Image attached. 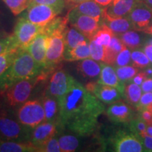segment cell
Here are the masks:
<instances>
[{"instance_id":"cell-11","label":"cell","mask_w":152,"mask_h":152,"mask_svg":"<svg viewBox=\"0 0 152 152\" xmlns=\"http://www.w3.org/2000/svg\"><path fill=\"white\" fill-rule=\"evenodd\" d=\"M75 79L64 70L54 72L49 78L46 92L58 99L70 90Z\"/></svg>"},{"instance_id":"cell-40","label":"cell","mask_w":152,"mask_h":152,"mask_svg":"<svg viewBox=\"0 0 152 152\" xmlns=\"http://www.w3.org/2000/svg\"><path fill=\"white\" fill-rule=\"evenodd\" d=\"M38 152H61L58 140L56 136L49 139L38 147Z\"/></svg>"},{"instance_id":"cell-42","label":"cell","mask_w":152,"mask_h":152,"mask_svg":"<svg viewBox=\"0 0 152 152\" xmlns=\"http://www.w3.org/2000/svg\"><path fill=\"white\" fill-rule=\"evenodd\" d=\"M151 106H152V92L144 93L140 99L137 112L141 109H147Z\"/></svg>"},{"instance_id":"cell-45","label":"cell","mask_w":152,"mask_h":152,"mask_svg":"<svg viewBox=\"0 0 152 152\" xmlns=\"http://www.w3.org/2000/svg\"><path fill=\"white\" fill-rule=\"evenodd\" d=\"M141 88L144 93L152 92V78L151 77H147L141 85Z\"/></svg>"},{"instance_id":"cell-30","label":"cell","mask_w":152,"mask_h":152,"mask_svg":"<svg viewBox=\"0 0 152 152\" xmlns=\"http://www.w3.org/2000/svg\"><path fill=\"white\" fill-rule=\"evenodd\" d=\"M58 140L61 152L75 151L80 146L78 138L73 134H63Z\"/></svg>"},{"instance_id":"cell-36","label":"cell","mask_w":152,"mask_h":152,"mask_svg":"<svg viewBox=\"0 0 152 152\" xmlns=\"http://www.w3.org/2000/svg\"><path fill=\"white\" fill-rule=\"evenodd\" d=\"M18 48V44L12 33L0 39V54L16 50Z\"/></svg>"},{"instance_id":"cell-35","label":"cell","mask_w":152,"mask_h":152,"mask_svg":"<svg viewBox=\"0 0 152 152\" xmlns=\"http://www.w3.org/2000/svg\"><path fill=\"white\" fill-rule=\"evenodd\" d=\"M15 16L21 14L28 8L30 0H2Z\"/></svg>"},{"instance_id":"cell-1","label":"cell","mask_w":152,"mask_h":152,"mask_svg":"<svg viewBox=\"0 0 152 152\" xmlns=\"http://www.w3.org/2000/svg\"><path fill=\"white\" fill-rule=\"evenodd\" d=\"M58 101V128L80 137L90 136L94 132L99 117L105 111V106L85 86L75 80L70 90Z\"/></svg>"},{"instance_id":"cell-2","label":"cell","mask_w":152,"mask_h":152,"mask_svg":"<svg viewBox=\"0 0 152 152\" xmlns=\"http://www.w3.org/2000/svg\"><path fill=\"white\" fill-rule=\"evenodd\" d=\"M44 72L26 49L19 47L13 62L0 77V94L17 82L37 77Z\"/></svg>"},{"instance_id":"cell-24","label":"cell","mask_w":152,"mask_h":152,"mask_svg":"<svg viewBox=\"0 0 152 152\" xmlns=\"http://www.w3.org/2000/svg\"><path fill=\"white\" fill-rule=\"evenodd\" d=\"M38 152L37 147L29 142L0 140V152Z\"/></svg>"},{"instance_id":"cell-16","label":"cell","mask_w":152,"mask_h":152,"mask_svg":"<svg viewBox=\"0 0 152 152\" xmlns=\"http://www.w3.org/2000/svg\"><path fill=\"white\" fill-rule=\"evenodd\" d=\"M58 125L56 123L44 121L31 131L30 142L36 147L41 146L43 143L58 133Z\"/></svg>"},{"instance_id":"cell-22","label":"cell","mask_w":152,"mask_h":152,"mask_svg":"<svg viewBox=\"0 0 152 152\" xmlns=\"http://www.w3.org/2000/svg\"><path fill=\"white\" fill-rule=\"evenodd\" d=\"M77 70L80 75L87 78H99L102 70L101 62L98 63L91 58H85L77 64Z\"/></svg>"},{"instance_id":"cell-39","label":"cell","mask_w":152,"mask_h":152,"mask_svg":"<svg viewBox=\"0 0 152 152\" xmlns=\"http://www.w3.org/2000/svg\"><path fill=\"white\" fill-rule=\"evenodd\" d=\"M89 45H90V58L98 62H103L104 58V47L95 42L92 39H90Z\"/></svg>"},{"instance_id":"cell-49","label":"cell","mask_w":152,"mask_h":152,"mask_svg":"<svg viewBox=\"0 0 152 152\" xmlns=\"http://www.w3.org/2000/svg\"><path fill=\"white\" fill-rule=\"evenodd\" d=\"M142 32H143V33H145V34H147V35H149L152 36V25H151V26H149V27L146 28L145 29H144Z\"/></svg>"},{"instance_id":"cell-10","label":"cell","mask_w":152,"mask_h":152,"mask_svg":"<svg viewBox=\"0 0 152 152\" xmlns=\"http://www.w3.org/2000/svg\"><path fill=\"white\" fill-rule=\"evenodd\" d=\"M106 113L109 121L114 124L128 125L137 111L124 99H122L109 104Z\"/></svg>"},{"instance_id":"cell-52","label":"cell","mask_w":152,"mask_h":152,"mask_svg":"<svg viewBox=\"0 0 152 152\" xmlns=\"http://www.w3.org/2000/svg\"><path fill=\"white\" fill-rule=\"evenodd\" d=\"M1 16H2V12H1V9H0V19H1Z\"/></svg>"},{"instance_id":"cell-7","label":"cell","mask_w":152,"mask_h":152,"mask_svg":"<svg viewBox=\"0 0 152 152\" xmlns=\"http://www.w3.org/2000/svg\"><path fill=\"white\" fill-rule=\"evenodd\" d=\"M68 20L72 27L75 28L78 31L83 33L89 39H92L99 29L102 21L86 15L82 14L73 9L68 11Z\"/></svg>"},{"instance_id":"cell-43","label":"cell","mask_w":152,"mask_h":152,"mask_svg":"<svg viewBox=\"0 0 152 152\" xmlns=\"http://www.w3.org/2000/svg\"><path fill=\"white\" fill-rule=\"evenodd\" d=\"M147 77H148L147 74L146 73V72L143 70V71H139L138 73H137V75L133 77L132 80L130 82H132V83H135V84L140 86V85L142 84V83H143Z\"/></svg>"},{"instance_id":"cell-20","label":"cell","mask_w":152,"mask_h":152,"mask_svg":"<svg viewBox=\"0 0 152 152\" xmlns=\"http://www.w3.org/2000/svg\"><path fill=\"white\" fill-rule=\"evenodd\" d=\"M41 101L45 112V121L55 123L58 125L59 120V105L58 99L52 95L45 93Z\"/></svg>"},{"instance_id":"cell-32","label":"cell","mask_w":152,"mask_h":152,"mask_svg":"<svg viewBox=\"0 0 152 152\" xmlns=\"http://www.w3.org/2000/svg\"><path fill=\"white\" fill-rule=\"evenodd\" d=\"M114 68H115L118 77L125 85L130 83L133 77L137 75V73L140 71L138 68L130 65Z\"/></svg>"},{"instance_id":"cell-4","label":"cell","mask_w":152,"mask_h":152,"mask_svg":"<svg viewBox=\"0 0 152 152\" xmlns=\"http://www.w3.org/2000/svg\"><path fill=\"white\" fill-rule=\"evenodd\" d=\"M45 74L30 79L20 80L9 87L2 94V104L9 109L19 107L27 102L37 83L43 78Z\"/></svg>"},{"instance_id":"cell-14","label":"cell","mask_w":152,"mask_h":152,"mask_svg":"<svg viewBox=\"0 0 152 152\" xmlns=\"http://www.w3.org/2000/svg\"><path fill=\"white\" fill-rule=\"evenodd\" d=\"M85 87L104 104H111L120 99H124V94L115 87L90 82Z\"/></svg>"},{"instance_id":"cell-25","label":"cell","mask_w":152,"mask_h":152,"mask_svg":"<svg viewBox=\"0 0 152 152\" xmlns=\"http://www.w3.org/2000/svg\"><path fill=\"white\" fill-rule=\"evenodd\" d=\"M125 45L118 35H114L111 38L109 45L104 47V58L103 62L113 66L117 56L124 48Z\"/></svg>"},{"instance_id":"cell-3","label":"cell","mask_w":152,"mask_h":152,"mask_svg":"<svg viewBox=\"0 0 152 152\" xmlns=\"http://www.w3.org/2000/svg\"><path fill=\"white\" fill-rule=\"evenodd\" d=\"M31 131L15 118L11 109L0 104V140L29 142Z\"/></svg>"},{"instance_id":"cell-6","label":"cell","mask_w":152,"mask_h":152,"mask_svg":"<svg viewBox=\"0 0 152 152\" xmlns=\"http://www.w3.org/2000/svg\"><path fill=\"white\" fill-rule=\"evenodd\" d=\"M109 143L113 151L142 152L145 151L141 138L130 129L115 131L109 138Z\"/></svg>"},{"instance_id":"cell-48","label":"cell","mask_w":152,"mask_h":152,"mask_svg":"<svg viewBox=\"0 0 152 152\" xmlns=\"http://www.w3.org/2000/svg\"><path fill=\"white\" fill-rule=\"evenodd\" d=\"M66 3H68V4L72 6V7H73L74 6L78 4L83 2V1H86V0H66Z\"/></svg>"},{"instance_id":"cell-44","label":"cell","mask_w":152,"mask_h":152,"mask_svg":"<svg viewBox=\"0 0 152 152\" xmlns=\"http://www.w3.org/2000/svg\"><path fill=\"white\" fill-rule=\"evenodd\" d=\"M141 140L145 151H152V136L146 134Z\"/></svg>"},{"instance_id":"cell-23","label":"cell","mask_w":152,"mask_h":152,"mask_svg":"<svg viewBox=\"0 0 152 152\" xmlns=\"http://www.w3.org/2000/svg\"><path fill=\"white\" fill-rule=\"evenodd\" d=\"M141 33V31L136 30H130L118 36L121 39L123 45L132 51L142 48L145 45L147 37H145Z\"/></svg>"},{"instance_id":"cell-18","label":"cell","mask_w":152,"mask_h":152,"mask_svg":"<svg viewBox=\"0 0 152 152\" xmlns=\"http://www.w3.org/2000/svg\"><path fill=\"white\" fill-rule=\"evenodd\" d=\"M102 23L106 25L115 35H120L130 30H134L132 25L128 17H119V18L111 17L106 14L105 9L102 18Z\"/></svg>"},{"instance_id":"cell-27","label":"cell","mask_w":152,"mask_h":152,"mask_svg":"<svg viewBox=\"0 0 152 152\" xmlns=\"http://www.w3.org/2000/svg\"><path fill=\"white\" fill-rule=\"evenodd\" d=\"M64 39L65 42V51L75 48L85 41L90 40L87 37L73 27L67 26L64 32Z\"/></svg>"},{"instance_id":"cell-8","label":"cell","mask_w":152,"mask_h":152,"mask_svg":"<svg viewBox=\"0 0 152 152\" xmlns=\"http://www.w3.org/2000/svg\"><path fill=\"white\" fill-rule=\"evenodd\" d=\"M58 14L60 13L50 6L30 3L22 17L34 24L45 27Z\"/></svg>"},{"instance_id":"cell-31","label":"cell","mask_w":152,"mask_h":152,"mask_svg":"<svg viewBox=\"0 0 152 152\" xmlns=\"http://www.w3.org/2000/svg\"><path fill=\"white\" fill-rule=\"evenodd\" d=\"M114 35L113 31L105 24L102 23L101 27L92 39L95 42L106 47L109 45L111 38Z\"/></svg>"},{"instance_id":"cell-12","label":"cell","mask_w":152,"mask_h":152,"mask_svg":"<svg viewBox=\"0 0 152 152\" xmlns=\"http://www.w3.org/2000/svg\"><path fill=\"white\" fill-rule=\"evenodd\" d=\"M48 37L46 71H48L51 66L56 65L62 60H64V53L66 49L64 33H55Z\"/></svg>"},{"instance_id":"cell-15","label":"cell","mask_w":152,"mask_h":152,"mask_svg":"<svg viewBox=\"0 0 152 152\" xmlns=\"http://www.w3.org/2000/svg\"><path fill=\"white\" fill-rule=\"evenodd\" d=\"M49 37L46 34L41 33L36 36V37L30 42L26 50L33 56L36 63L44 70L46 71V57L47 45Z\"/></svg>"},{"instance_id":"cell-29","label":"cell","mask_w":152,"mask_h":152,"mask_svg":"<svg viewBox=\"0 0 152 152\" xmlns=\"http://www.w3.org/2000/svg\"><path fill=\"white\" fill-rule=\"evenodd\" d=\"M68 17H56L49 22L46 26L43 27L42 33L47 36H50L55 33H64L68 26Z\"/></svg>"},{"instance_id":"cell-9","label":"cell","mask_w":152,"mask_h":152,"mask_svg":"<svg viewBox=\"0 0 152 152\" xmlns=\"http://www.w3.org/2000/svg\"><path fill=\"white\" fill-rule=\"evenodd\" d=\"M43 27L31 23L23 17H20L15 26L14 35L18 47L26 49L36 36L42 33Z\"/></svg>"},{"instance_id":"cell-5","label":"cell","mask_w":152,"mask_h":152,"mask_svg":"<svg viewBox=\"0 0 152 152\" xmlns=\"http://www.w3.org/2000/svg\"><path fill=\"white\" fill-rule=\"evenodd\" d=\"M16 118L21 124L33 130L45 121V112L41 100H28L18 107Z\"/></svg>"},{"instance_id":"cell-21","label":"cell","mask_w":152,"mask_h":152,"mask_svg":"<svg viewBox=\"0 0 152 152\" xmlns=\"http://www.w3.org/2000/svg\"><path fill=\"white\" fill-rule=\"evenodd\" d=\"M71 9H73L82 14L92 17L102 21L105 7L99 5L94 0H86L74 6Z\"/></svg>"},{"instance_id":"cell-47","label":"cell","mask_w":152,"mask_h":152,"mask_svg":"<svg viewBox=\"0 0 152 152\" xmlns=\"http://www.w3.org/2000/svg\"><path fill=\"white\" fill-rule=\"evenodd\" d=\"M94 1H96V3L99 4L102 6V7H107L109 6L110 4L112 2L113 0H94Z\"/></svg>"},{"instance_id":"cell-19","label":"cell","mask_w":152,"mask_h":152,"mask_svg":"<svg viewBox=\"0 0 152 152\" xmlns=\"http://www.w3.org/2000/svg\"><path fill=\"white\" fill-rule=\"evenodd\" d=\"M139 0H113L105 7V11L109 16L114 18L125 17L129 14Z\"/></svg>"},{"instance_id":"cell-17","label":"cell","mask_w":152,"mask_h":152,"mask_svg":"<svg viewBox=\"0 0 152 152\" xmlns=\"http://www.w3.org/2000/svg\"><path fill=\"white\" fill-rule=\"evenodd\" d=\"M101 73L96 82L100 84L115 87L124 94L126 85L120 80L118 77L114 66L104 62H101Z\"/></svg>"},{"instance_id":"cell-46","label":"cell","mask_w":152,"mask_h":152,"mask_svg":"<svg viewBox=\"0 0 152 152\" xmlns=\"http://www.w3.org/2000/svg\"><path fill=\"white\" fill-rule=\"evenodd\" d=\"M142 49L147 55L148 58L152 64V45L149 43H145V45L142 47Z\"/></svg>"},{"instance_id":"cell-33","label":"cell","mask_w":152,"mask_h":152,"mask_svg":"<svg viewBox=\"0 0 152 152\" xmlns=\"http://www.w3.org/2000/svg\"><path fill=\"white\" fill-rule=\"evenodd\" d=\"M129 129L132 131L133 133L136 134L140 138L147 134V124L142 117L139 115L137 113L136 115L133 118V119L130 121V123L128 125Z\"/></svg>"},{"instance_id":"cell-38","label":"cell","mask_w":152,"mask_h":152,"mask_svg":"<svg viewBox=\"0 0 152 152\" xmlns=\"http://www.w3.org/2000/svg\"><path fill=\"white\" fill-rule=\"evenodd\" d=\"M18 49L16 50L11 51V52L5 53V54H0V77L1 75L7 71L11 63L16 57L17 52H18Z\"/></svg>"},{"instance_id":"cell-28","label":"cell","mask_w":152,"mask_h":152,"mask_svg":"<svg viewBox=\"0 0 152 152\" xmlns=\"http://www.w3.org/2000/svg\"><path fill=\"white\" fill-rule=\"evenodd\" d=\"M142 95V90L140 85H137L132 82H130L125 85L124 99L130 106H132L137 111L139 108V104H140Z\"/></svg>"},{"instance_id":"cell-50","label":"cell","mask_w":152,"mask_h":152,"mask_svg":"<svg viewBox=\"0 0 152 152\" xmlns=\"http://www.w3.org/2000/svg\"><path fill=\"white\" fill-rule=\"evenodd\" d=\"M9 35H10V33H8L7 32H6L4 30L2 29V28H0V39L7 37V36H8Z\"/></svg>"},{"instance_id":"cell-26","label":"cell","mask_w":152,"mask_h":152,"mask_svg":"<svg viewBox=\"0 0 152 152\" xmlns=\"http://www.w3.org/2000/svg\"><path fill=\"white\" fill-rule=\"evenodd\" d=\"M90 40L85 41L80 44L75 48L65 51L64 60L67 61H77L85 58H90Z\"/></svg>"},{"instance_id":"cell-41","label":"cell","mask_w":152,"mask_h":152,"mask_svg":"<svg viewBox=\"0 0 152 152\" xmlns=\"http://www.w3.org/2000/svg\"><path fill=\"white\" fill-rule=\"evenodd\" d=\"M30 3L50 6L56 9L60 14L64 11L66 5V0H30Z\"/></svg>"},{"instance_id":"cell-34","label":"cell","mask_w":152,"mask_h":152,"mask_svg":"<svg viewBox=\"0 0 152 152\" xmlns=\"http://www.w3.org/2000/svg\"><path fill=\"white\" fill-rule=\"evenodd\" d=\"M131 58L132 66L140 69H144L151 66V62L143 51L139 49L132 50L131 52Z\"/></svg>"},{"instance_id":"cell-37","label":"cell","mask_w":152,"mask_h":152,"mask_svg":"<svg viewBox=\"0 0 152 152\" xmlns=\"http://www.w3.org/2000/svg\"><path fill=\"white\" fill-rule=\"evenodd\" d=\"M131 51L126 46L122 49L121 52L117 56L116 60L114 64V67H121L130 65L132 66V58H131Z\"/></svg>"},{"instance_id":"cell-13","label":"cell","mask_w":152,"mask_h":152,"mask_svg":"<svg viewBox=\"0 0 152 152\" xmlns=\"http://www.w3.org/2000/svg\"><path fill=\"white\" fill-rule=\"evenodd\" d=\"M127 17L134 30L142 32L152 25V8L142 0H139Z\"/></svg>"},{"instance_id":"cell-51","label":"cell","mask_w":152,"mask_h":152,"mask_svg":"<svg viewBox=\"0 0 152 152\" xmlns=\"http://www.w3.org/2000/svg\"><path fill=\"white\" fill-rule=\"evenodd\" d=\"M142 1H144L147 4L150 6V7L152 8V0H142Z\"/></svg>"}]
</instances>
